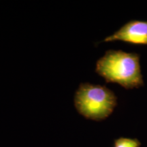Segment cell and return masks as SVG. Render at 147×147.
<instances>
[{
  "label": "cell",
  "instance_id": "obj_1",
  "mask_svg": "<svg viewBox=\"0 0 147 147\" xmlns=\"http://www.w3.org/2000/svg\"><path fill=\"white\" fill-rule=\"evenodd\" d=\"M96 72L106 82H114L127 89L144 84L140 57L137 53L110 50L97 61Z\"/></svg>",
  "mask_w": 147,
  "mask_h": 147
},
{
  "label": "cell",
  "instance_id": "obj_2",
  "mask_svg": "<svg viewBox=\"0 0 147 147\" xmlns=\"http://www.w3.org/2000/svg\"><path fill=\"white\" fill-rule=\"evenodd\" d=\"M117 104L115 93L99 84H80L74 97V105L78 113L94 121H102L109 117Z\"/></svg>",
  "mask_w": 147,
  "mask_h": 147
},
{
  "label": "cell",
  "instance_id": "obj_3",
  "mask_svg": "<svg viewBox=\"0 0 147 147\" xmlns=\"http://www.w3.org/2000/svg\"><path fill=\"white\" fill-rule=\"evenodd\" d=\"M104 42L121 41L134 45H147V21H131L108 36Z\"/></svg>",
  "mask_w": 147,
  "mask_h": 147
},
{
  "label": "cell",
  "instance_id": "obj_4",
  "mask_svg": "<svg viewBox=\"0 0 147 147\" xmlns=\"http://www.w3.org/2000/svg\"><path fill=\"white\" fill-rule=\"evenodd\" d=\"M141 143L138 139L119 138L114 142V147H140Z\"/></svg>",
  "mask_w": 147,
  "mask_h": 147
}]
</instances>
